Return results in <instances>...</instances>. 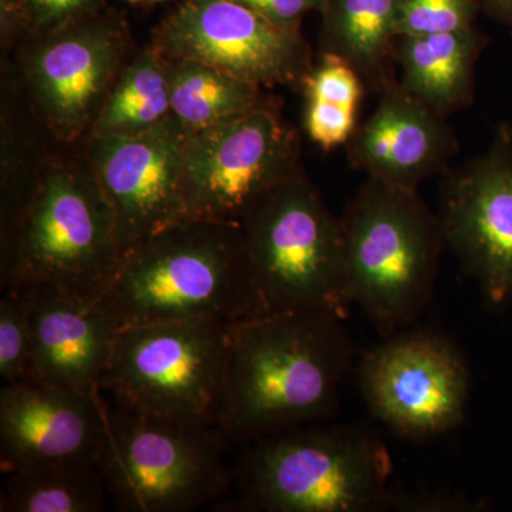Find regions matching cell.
<instances>
[{"instance_id":"cell-1","label":"cell","mask_w":512,"mask_h":512,"mask_svg":"<svg viewBox=\"0 0 512 512\" xmlns=\"http://www.w3.org/2000/svg\"><path fill=\"white\" fill-rule=\"evenodd\" d=\"M353 357L345 320L328 313H262L232 322L221 429L249 444L332 419Z\"/></svg>"},{"instance_id":"cell-2","label":"cell","mask_w":512,"mask_h":512,"mask_svg":"<svg viewBox=\"0 0 512 512\" xmlns=\"http://www.w3.org/2000/svg\"><path fill=\"white\" fill-rule=\"evenodd\" d=\"M97 305L123 326L157 320L225 322L266 313L237 222H177L121 256Z\"/></svg>"},{"instance_id":"cell-3","label":"cell","mask_w":512,"mask_h":512,"mask_svg":"<svg viewBox=\"0 0 512 512\" xmlns=\"http://www.w3.org/2000/svg\"><path fill=\"white\" fill-rule=\"evenodd\" d=\"M249 444L237 471L242 511H396L392 456L366 424L318 421Z\"/></svg>"},{"instance_id":"cell-4","label":"cell","mask_w":512,"mask_h":512,"mask_svg":"<svg viewBox=\"0 0 512 512\" xmlns=\"http://www.w3.org/2000/svg\"><path fill=\"white\" fill-rule=\"evenodd\" d=\"M346 285L380 338L410 328L433 299L446 248L419 191L367 178L340 215Z\"/></svg>"},{"instance_id":"cell-5","label":"cell","mask_w":512,"mask_h":512,"mask_svg":"<svg viewBox=\"0 0 512 512\" xmlns=\"http://www.w3.org/2000/svg\"><path fill=\"white\" fill-rule=\"evenodd\" d=\"M121 256L113 208L87 158L47 165L2 259L0 286L50 285L97 303Z\"/></svg>"},{"instance_id":"cell-6","label":"cell","mask_w":512,"mask_h":512,"mask_svg":"<svg viewBox=\"0 0 512 512\" xmlns=\"http://www.w3.org/2000/svg\"><path fill=\"white\" fill-rule=\"evenodd\" d=\"M266 313L319 312L348 319L340 220L303 167L239 222Z\"/></svg>"},{"instance_id":"cell-7","label":"cell","mask_w":512,"mask_h":512,"mask_svg":"<svg viewBox=\"0 0 512 512\" xmlns=\"http://www.w3.org/2000/svg\"><path fill=\"white\" fill-rule=\"evenodd\" d=\"M106 421L97 468L119 511H195L234 483L220 426L141 416L109 402Z\"/></svg>"},{"instance_id":"cell-8","label":"cell","mask_w":512,"mask_h":512,"mask_svg":"<svg viewBox=\"0 0 512 512\" xmlns=\"http://www.w3.org/2000/svg\"><path fill=\"white\" fill-rule=\"evenodd\" d=\"M231 323L192 318L123 326L101 393L141 416L220 426Z\"/></svg>"},{"instance_id":"cell-9","label":"cell","mask_w":512,"mask_h":512,"mask_svg":"<svg viewBox=\"0 0 512 512\" xmlns=\"http://www.w3.org/2000/svg\"><path fill=\"white\" fill-rule=\"evenodd\" d=\"M299 137L264 104L238 119L188 134L183 153L184 221L239 222L292 177Z\"/></svg>"},{"instance_id":"cell-10","label":"cell","mask_w":512,"mask_h":512,"mask_svg":"<svg viewBox=\"0 0 512 512\" xmlns=\"http://www.w3.org/2000/svg\"><path fill=\"white\" fill-rule=\"evenodd\" d=\"M357 384L377 421L404 440L436 439L466 419L470 369L439 332L402 329L367 350Z\"/></svg>"},{"instance_id":"cell-11","label":"cell","mask_w":512,"mask_h":512,"mask_svg":"<svg viewBox=\"0 0 512 512\" xmlns=\"http://www.w3.org/2000/svg\"><path fill=\"white\" fill-rule=\"evenodd\" d=\"M165 60L205 64L254 86L302 83L313 67L301 30L231 0H183L154 30Z\"/></svg>"},{"instance_id":"cell-12","label":"cell","mask_w":512,"mask_h":512,"mask_svg":"<svg viewBox=\"0 0 512 512\" xmlns=\"http://www.w3.org/2000/svg\"><path fill=\"white\" fill-rule=\"evenodd\" d=\"M127 26L99 9L64 28L28 40L23 76L47 130L72 144L90 134L124 69Z\"/></svg>"},{"instance_id":"cell-13","label":"cell","mask_w":512,"mask_h":512,"mask_svg":"<svg viewBox=\"0 0 512 512\" xmlns=\"http://www.w3.org/2000/svg\"><path fill=\"white\" fill-rule=\"evenodd\" d=\"M498 138L481 157L443 174L444 244L495 306L512 298V148Z\"/></svg>"},{"instance_id":"cell-14","label":"cell","mask_w":512,"mask_h":512,"mask_svg":"<svg viewBox=\"0 0 512 512\" xmlns=\"http://www.w3.org/2000/svg\"><path fill=\"white\" fill-rule=\"evenodd\" d=\"M187 136L171 116L137 136L89 137L87 161L113 208L121 255L184 221L181 177Z\"/></svg>"},{"instance_id":"cell-15","label":"cell","mask_w":512,"mask_h":512,"mask_svg":"<svg viewBox=\"0 0 512 512\" xmlns=\"http://www.w3.org/2000/svg\"><path fill=\"white\" fill-rule=\"evenodd\" d=\"M106 403L101 392L5 383L0 390L2 473L97 466L106 441Z\"/></svg>"},{"instance_id":"cell-16","label":"cell","mask_w":512,"mask_h":512,"mask_svg":"<svg viewBox=\"0 0 512 512\" xmlns=\"http://www.w3.org/2000/svg\"><path fill=\"white\" fill-rule=\"evenodd\" d=\"M457 140L446 117L394 80L380 93L372 116L348 141V158L367 178L419 190L448 170Z\"/></svg>"},{"instance_id":"cell-17","label":"cell","mask_w":512,"mask_h":512,"mask_svg":"<svg viewBox=\"0 0 512 512\" xmlns=\"http://www.w3.org/2000/svg\"><path fill=\"white\" fill-rule=\"evenodd\" d=\"M28 298L32 382L94 394L109 365L119 325L97 303L50 285L18 286Z\"/></svg>"},{"instance_id":"cell-18","label":"cell","mask_w":512,"mask_h":512,"mask_svg":"<svg viewBox=\"0 0 512 512\" xmlns=\"http://www.w3.org/2000/svg\"><path fill=\"white\" fill-rule=\"evenodd\" d=\"M483 49L476 28L439 35L400 37L394 60L400 84L431 110L447 117L473 101L474 70Z\"/></svg>"},{"instance_id":"cell-19","label":"cell","mask_w":512,"mask_h":512,"mask_svg":"<svg viewBox=\"0 0 512 512\" xmlns=\"http://www.w3.org/2000/svg\"><path fill=\"white\" fill-rule=\"evenodd\" d=\"M400 0H323V52L348 62L366 86L382 93L394 82Z\"/></svg>"},{"instance_id":"cell-20","label":"cell","mask_w":512,"mask_h":512,"mask_svg":"<svg viewBox=\"0 0 512 512\" xmlns=\"http://www.w3.org/2000/svg\"><path fill=\"white\" fill-rule=\"evenodd\" d=\"M165 64L171 116L188 134L238 119L261 104V87L254 84L190 60H165Z\"/></svg>"},{"instance_id":"cell-21","label":"cell","mask_w":512,"mask_h":512,"mask_svg":"<svg viewBox=\"0 0 512 512\" xmlns=\"http://www.w3.org/2000/svg\"><path fill=\"white\" fill-rule=\"evenodd\" d=\"M171 117L164 57L153 46L121 70L97 114L89 137L137 136Z\"/></svg>"},{"instance_id":"cell-22","label":"cell","mask_w":512,"mask_h":512,"mask_svg":"<svg viewBox=\"0 0 512 512\" xmlns=\"http://www.w3.org/2000/svg\"><path fill=\"white\" fill-rule=\"evenodd\" d=\"M305 93V130L322 150L348 144L357 128L365 82L345 60L323 52L301 83Z\"/></svg>"},{"instance_id":"cell-23","label":"cell","mask_w":512,"mask_h":512,"mask_svg":"<svg viewBox=\"0 0 512 512\" xmlns=\"http://www.w3.org/2000/svg\"><path fill=\"white\" fill-rule=\"evenodd\" d=\"M107 488L97 466H62L8 474L2 512H101Z\"/></svg>"},{"instance_id":"cell-24","label":"cell","mask_w":512,"mask_h":512,"mask_svg":"<svg viewBox=\"0 0 512 512\" xmlns=\"http://www.w3.org/2000/svg\"><path fill=\"white\" fill-rule=\"evenodd\" d=\"M103 0H0L2 39L49 35L100 9Z\"/></svg>"},{"instance_id":"cell-25","label":"cell","mask_w":512,"mask_h":512,"mask_svg":"<svg viewBox=\"0 0 512 512\" xmlns=\"http://www.w3.org/2000/svg\"><path fill=\"white\" fill-rule=\"evenodd\" d=\"M0 376L8 384L33 380L29 305L20 288L5 289L0 299Z\"/></svg>"},{"instance_id":"cell-26","label":"cell","mask_w":512,"mask_h":512,"mask_svg":"<svg viewBox=\"0 0 512 512\" xmlns=\"http://www.w3.org/2000/svg\"><path fill=\"white\" fill-rule=\"evenodd\" d=\"M478 0H400L397 37H417L474 28Z\"/></svg>"},{"instance_id":"cell-27","label":"cell","mask_w":512,"mask_h":512,"mask_svg":"<svg viewBox=\"0 0 512 512\" xmlns=\"http://www.w3.org/2000/svg\"><path fill=\"white\" fill-rule=\"evenodd\" d=\"M252 9L276 25L301 30L303 16L312 10H320L323 0H231Z\"/></svg>"},{"instance_id":"cell-28","label":"cell","mask_w":512,"mask_h":512,"mask_svg":"<svg viewBox=\"0 0 512 512\" xmlns=\"http://www.w3.org/2000/svg\"><path fill=\"white\" fill-rule=\"evenodd\" d=\"M476 504L458 495H399L396 511H473Z\"/></svg>"},{"instance_id":"cell-29","label":"cell","mask_w":512,"mask_h":512,"mask_svg":"<svg viewBox=\"0 0 512 512\" xmlns=\"http://www.w3.org/2000/svg\"><path fill=\"white\" fill-rule=\"evenodd\" d=\"M478 3L495 18L512 22V0H478Z\"/></svg>"},{"instance_id":"cell-30","label":"cell","mask_w":512,"mask_h":512,"mask_svg":"<svg viewBox=\"0 0 512 512\" xmlns=\"http://www.w3.org/2000/svg\"><path fill=\"white\" fill-rule=\"evenodd\" d=\"M126 2H130V3H160V2H165V0H126Z\"/></svg>"}]
</instances>
